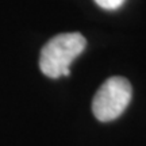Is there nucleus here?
<instances>
[{
  "instance_id": "f03ea898",
  "label": "nucleus",
  "mask_w": 146,
  "mask_h": 146,
  "mask_svg": "<svg viewBox=\"0 0 146 146\" xmlns=\"http://www.w3.org/2000/svg\"><path fill=\"white\" fill-rule=\"evenodd\" d=\"M133 88L129 80L120 76L107 78L92 100V112L100 122H110L123 114L131 100Z\"/></svg>"
},
{
  "instance_id": "7ed1b4c3",
  "label": "nucleus",
  "mask_w": 146,
  "mask_h": 146,
  "mask_svg": "<svg viewBox=\"0 0 146 146\" xmlns=\"http://www.w3.org/2000/svg\"><path fill=\"white\" fill-rule=\"evenodd\" d=\"M95 3L104 10H118L125 0H95Z\"/></svg>"
},
{
  "instance_id": "f257e3e1",
  "label": "nucleus",
  "mask_w": 146,
  "mask_h": 146,
  "mask_svg": "<svg viewBox=\"0 0 146 146\" xmlns=\"http://www.w3.org/2000/svg\"><path fill=\"white\" fill-rule=\"evenodd\" d=\"M87 41L80 33H64L53 36L42 47L39 69L50 78L70 74V64L84 52Z\"/></svg>"
}]
</instances>
